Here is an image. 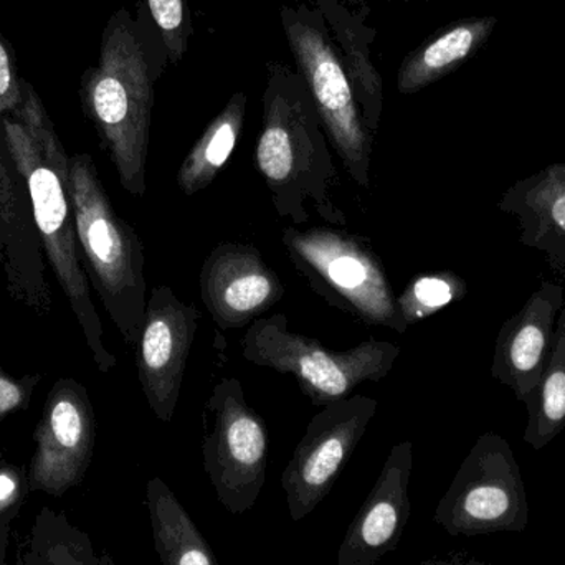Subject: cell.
<instances>
[{"label":"cell","instance_id":"cell-4","mask_svg":"<svg viewBox=\"0 0 565 565\" xmlns=\"http://www.w3.org/2000/svg\"><path fill=\"white\" fill-rule=\"evenodd\" d=\"M68 188L89 286L122 341L135 345L148 302L145 245L113 207L92 156H70Z\"/></svg>","mask_w":565,"mask_h":565},{"label":"cell","instance_id":"cell-13","mask_svg":"<svg viewBox=\"0 0 565 565\" xmlns=\"http://www.w3.org/2000/svg\"><path fill=\"white\" fill-rule=\"evenodd\" d=\"M0 270L10 298L39 316L53 308L45 255L33 221L29 189L13 161L0 121Z\"/></svg>","mask_w":565,"mask_h":565},{"label":"cell","instance_id":"cell-20","mask_svg":"<svg viewBox=\"0 0 565 565\" xmlns=\"http://www.w3.org/2000/svg\"><path fill=\"white\" fill-rule=\"evenodd\" d=\"M247 102L244 92L234 93L192 146L178 171V185L182 194L192 198L205 191L227 164L244 131Z\"/></svg>","mask_w":565,"mask_h":565},{"label":"cell","instance_id":"cell-3","mask_svg":"<svg viewBox=\"0 0 565 565\" xmlns=\"http://www.w3.org/2000/svg\"><path fill=\"white\" fill-rule=\"evenodd\" d=\"M267 72L255 169L275 211L296 227L309 224L312 211L326 224L344 228L348 215L335 201L341 179L308 86L285 63H268Z\"/></svg>","mask_w":565,"mask_h":565},{"label":"cell","instance_id":"cell-5","mask_svg":"<svg viewBox=\"0 0 565 565\" xmlns=\"http://www.w3.org/2000/svg\"><path fill=\"white\" fill-rule=\"evenodd\" d=\"M281 244L309 288L364 324L407 331L381 258L364 237L341 227H286Z\"/></svg>","mask_w":565,"mask_h":565},{"label":"cell","instance_id":"cell-8","mask_svg":"<svg viewBox=\"0 0 565 565\" xmlns=\"http://www.w3.org/2000/svg\"><path fill=\"white\" fill-rule=\"evenodd\" d=\"M450 536L523 533L530 524L526 484L513 448L497 434L478 438L434 514Z\"/></svg>","mask_w":565,"mask_h":565},{"label":"cell","instance_id":"cell-26","mask_svg":"<svg viewBox=\"0 0 565 565\" xmlns=\"http://www.w3.org/2000/svg\"><path fill=\"white\" fill-rule=\"evenodd\" d=\"M42 381L43 374H39V372L15 377L0 367V424L9 415L26 411L30 407L33 394Z\"/></svg>","mask_w":565,"mask_h":565},{"label":"cell","instance_id":"cell-32","mask_svg":"<svg viewBox=\"0 0 565 565\" xmlns=\"http://www.w3.org/2000/svg\"><path fill=\"white\" fill-rule=\"evenodd\" d=\"M0 281H2V270H0Z\"/></svg>","mask_w":565,"mask_h":565},{"label":"cell","instance_id":"cell-14","mask_svg":"<svg viewBox=\"0 0 565 565\" xmlns=\"http://www.w3.org/2000/svg\"><path fill=\"white\" fill-rule=\"evenodd\" d=\"M201 298L222 331L254 324L285 298L274 268L255 245L224 242L205 258L199 275Z\"/></svg>","mask_w":565,"mask_h":565},{"label":"cell","instance_id":"cell-24","mask_svg":"<svg viewBox=\"0 0 565 565\" xmlns=\"http://www.w3.org/2000/svg\"><path fill=\"white\" fill-rule=\"evenodd\" d=\"M142 12L152 22L169 63L178 66L194 36L191 9L188 0H141Z\"/></svg>","mask_w":565,"mask_h":565},{"label":"cell","instance_id":"cell-22","mask_svg":"<svg viewBox=\"0 0 565 565\" xmlns=\"http://www.w3.org/2000/svg\"><path fill=\"white\" fill-rule=\"evenodd\" d=\"M25 565H99L88 536L55 513L43 511L32 543L23 554Z\"/></svg>","mask_w":565,"mask_h":565},{"label":"cell","instance_id":"cell-28","mask_svg":"<svg viewBox=\"0 0 565 565\" xmlns=\"http://www.w3.org/2000/svg\"><path fill=\"white\" fill-rule=\"evenodd\" d=\"M25 487H29V480L23 478L19 468L7 463L0 457V513L10 510L17 501H20L25 493Z\"/></svg>","mask_w":565,"mask_h":565},{"label":"cell","instance_id":"cell-27","mask_svg":"<svg viewBox=\"0 0 565 565\" xmlns=\"http://www.w3.org/2000/svg\"><path fill=\"white\" fill-rule=\"evenodd\" d=\"M22 82L17 70L15 50L0 33V118L19 113L23 99Z\"/></svg>","mask_w":565,"mask_h":565},{"label":"cell","instance_id":"cell-12","mask_svg":"<svg viewBox=\"0 0 565 565\" xmlns=\"http://www.w3.org/2000/svg\"><path fill=\"white\" fill-rule=\"evenodd\" d=\"M199 318L198 306L182 301L171 286H154L146 302L135 344L136 369L149 408L164 424L178 411Z\"/></svg>","mask_w":565,"mask_h":565},{"label":"cell","instance_id":"cell-31","mask_svg":"<svg viewBox=\"0 0 565 565\" xmlns=\"http://www.w3.org/2000/svg\"><path fill=\"white\" fill-rule=\"evenodd\" d=\"M402 2H430V0H402Z\"/></svg>","mask_w":565,"mask_h":565},{"label":"cell","instance_id":"cell-23","mask_svg":"<svg viewBox=\"0 0 565 565\" xmlns=\"http://www.w3.org/2000/svg\"><path fill=\"white\" fill-rule=\"evenodd\" d=\"M467 295V282L451 271L420 275L408 282L407 288L397 296V308L405 324L430 318L451 302Z\"/></svg>","mask_w":565,"mask_h":565},{"label":"cell","instance_id":"cell-21","mask_svg":"<svg viewBox=\"0 0 565 565\" xmlns=\"http://www.w3.org/2000/svg\"><path fill=\"white\" fill-rule=\"evenodd\" d=\"M524 441L534 450L550 445L565 428V306L557 319L553 351L536 394L527 402Z\"/></svg>","mask_w":565,"mask_h":565},{"label":"cell","instance_id":"cell-19","mask_svg":"<svg viewBox=\"0 0 565 565\" xmlns=\"http://www.w3.org/2000/svg\"><path fill=\"white\" fill-rule=\"evenodd\" d=\"M146 503L162 565H218L211 544L161 478L148 481Z\"/></svg>","mask_w":565,"mask_h":565},{"label":"cell","instance_id":"cell-6","mask_svg":"<svg viewBox=\"0 0 565 565\" xmlns=\"http://www.w3.org/2000/svg\"><path fill=\"white\" fill-rule=\"evenodd\" d=\"M241 349L250 364L295 377L316 407L344 401L364 382L387 377L401 355L397 344L375 339L345 351L326 348L318 339L292 332L282 312L248 326Z\"/></svg>","mask_w":565,"mask_h":565},{"label":"cell","instance_id":"cell-11","mask_svg":"<svg viewBox=\"0 0 565 565\" xmlns=\"http://www.w3.org/2000/svg\"><path fill=\"white\" fill-rule=\"evenodd\" d=\"M33 440L35 454L26 475L30 490L62 497L82 483L96 444L95 408L85 385L73 377L53 384Z\"/></svg>","mask_w":565,"mask_h":565},{"label":"cell","instance_id":"cell-1","mask_svg":"<svg viewBox=\"0 0 565 565\" xmlns=\"http://www.w3.org/2000/svg\"><path fill=\"white\" fill-rule=\"evenodd\" d=\"M22 106L15 116H2L3 135L17 168L25 179L43 255L53 277L68 299L93 362L103 374L116 367L115 354L105 344L102 318L92 298L82 264L75 215L68 188L70 156L39 93L22 82Z\"/></svg>","mask_w":565,"mask_h":565},{"label":"cell","instance_id":"cell-10","mask_svg":"<svg viewBox=\"0 0 565 565\" xmlns=\"http://www.w3.org/2000/svg\"><path fill=\"white\" fill-rule=\"evenodd\" d=\"M377 412V401L352 395L326 405L309 420L281 475L289 516L305 520L331 493Z\"/></svg>","mask_w":565,"mask_h":565},{"label":"cell","instance_id":"cell-9","mask_svg":"<svg viewBox=\"0 0 565 565\" xmlns=\"http://www.w3.org/2000/svg\"><path fill=\"white\" fill-rule=\"evenodd\" d=\"M204 470L217 500L228 513H248L267 480L270 435L238 379L224 377L214 385L204 407Z\"/></svg>","mask_w":565,"mask_h":565},{"label":"cell","instance_id":"cell-16","mask_svg":"<svg viewBox=\"0 0 565 565\" xmlns=\"http://www.w3.org/2000/svg\"><path fill=\"white\" fill-rule=\"evenodd\" d=\"M563 306V286L544 282L504 324L498 338L493 375L524 404L533 398L543 381Z\"/></svg>","mask_w":565,"mask_h":565},{"label":"cell","instance_id":"cell-33","mask_svg":"<svg viewBox=\"0 0 565 565\" xmlns=\"http://www.w3.org/2000/svg\"><path fill=\"white\" fill-rule=\"evenodd\" d=\"M0 565H3V564H0Z\"/></svg>","mask_w":565,"mask_h":565},{"label":"cell","instance_id":"cell-7","mask_svg":"<svg viewBox=\"0 0 565 565\" xmlns=\"http://www.w3.org/2000/svg\"><path fill=\"white\" fill-rule=\"evenodd\" d=\"M282 32L318 109L322 128L349 178L371 188V159L375 136L369 131L352 89L341 53L318 9L282 6Z\"/></svg>","mask_w":565,"mask_h":565},{"label":"cell","instance_id":"cell-15","mask_svg":"<svg viewBox=\"0 0 565 565\" xmlns=\"http://www.w3.org/2000/svg\"><path fill=\"white\" fill-rule=\"evenodd\" d=\"M414 445H395L338 551V565H375L394 553L411 518Z\"/></svg>","mask_w":565,"mask_h":565},{"label":"cell","instance_id":"cell-25","mask_svg":"<svg viewBox=\"0 0 565 565\" xmlns=\"http://www.w3.org/2000/svg\"><path fill=\"white\" fill-rule=\"evenodd\" d=\"M527 204L541 209L544 228H554L557 234L565 235V166L547 169Z\"/></svg>","mask_w":565,"mask_h":565},{"label":"cell","instance_id":"cell-17","mask_svg":"<svg viewBox=\"0 0 565 565\" xmlns=\"http://www.w3.org/2000/svg\"><path fill=\"white\" fill-rule=\"evenodd\" d=\"M318 6L348 70L365 126L375 136L384 108V85L372 58V43L377 32L369 25V9H349L342 0H319Z\"/></svg>","mask_w":565,"mask_h":565},{"label":"cell","instance_id":"cell-2","mask_svg":"<svg viewBox=\"0 0 565 565\" xmlns=\"http://www.w3.org/2000/svg\"><path fill=\"white\" fill-rule=\"evenodd\" d=\"M169 60L154 26L142 25L126 9L116 10L103 30L98 63L79 79L78 96L99 146L115 166L126 192L148 191L154 85Z\"/></svg>","mask_w":565,"mask_h":565},{"label":"cell","instance_id":"cell-18","mask_svg":"<svg viewBox=\"0 0 565 565\" xmlns=\"http://www.w3.org/2000/svg\"><path fill=\"white\" fill-rule=\"evenodd\" d=\"M498 26V17L471 15L455 20L408 53L397 72V89L415 95L440 82L477 55Z\"/></svg>","mask_w":565,"mask_h":565},{"label":"cell","instance_id":"cell-30","mask_svg":"<svg viewBox=\"0 0 565 565\" xmlns=\"http://www.w3.org/2000/svg\"><path fill=\"white\" fill-rule=\"evenodd\" d=\"M99 565H116L115 561L111 559V556L109 554H103L102 557H99Z\"/></svg>","mask_w":565,"mask_h":565},{"label":"cell","instance_id":"cell-29","mask_svg":"<svg viewBox=\"0 0 565 565\" xmlns=\"http://www.w3.org/2000/svg\"><path fill=\"white\" fill-rule=\"evenodd\" d=\"M418 565H494L481 563L477 559H467V557H450V559H428Z\"/></svg>","mask_w":565,"mask_h":565}]
</instances>
